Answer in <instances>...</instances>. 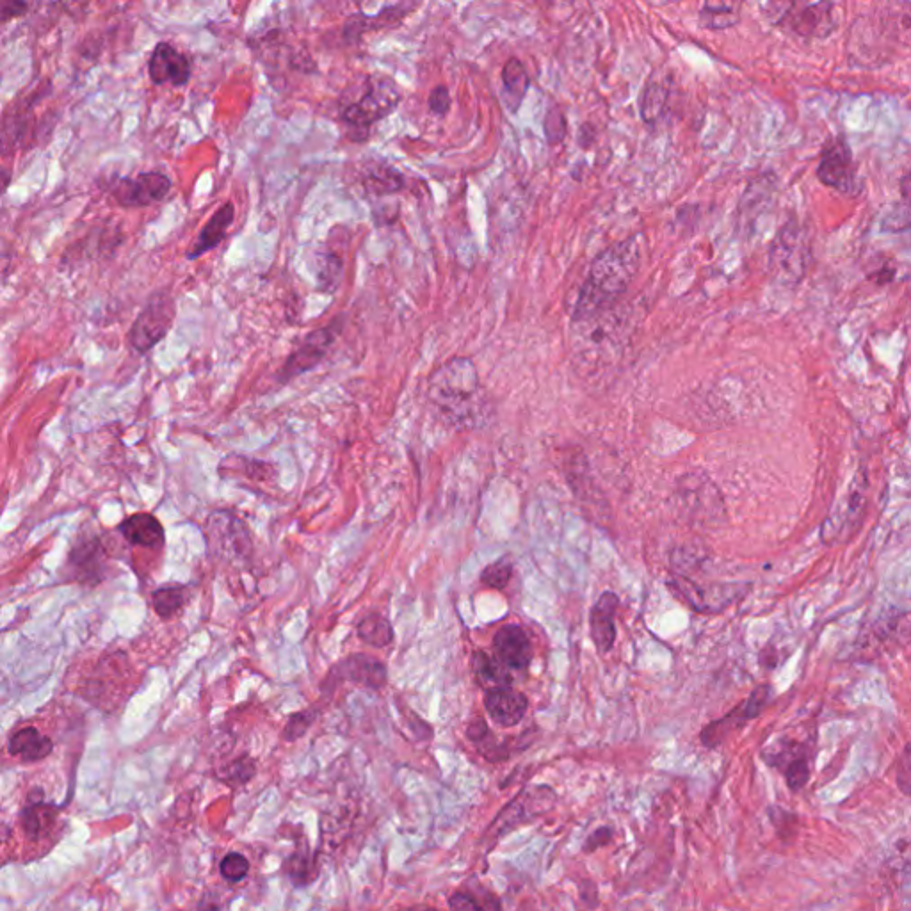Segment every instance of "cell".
<instances>
[{"instance_id":"cell-18","label":"cell","mask_w":911,"mask_h":911,"mask_svg":"<svg viewBox=\"0 0 911 911\" xmlns=\"http://www.w3.org/2000/svg\"><path fill=\"white\" fill-rule=\"evenodd\" d=\"M484 707L497 725L511 728L524 719L529 702L511 686L495 687L484 694Z\"/></svg>"},{"instance_id":"cell-34","label":"cell","mask_w":911,"mask_h":911,"mask_svg":"<svg viewBox=\"0 0 911 911\" xmlns=\"http://www.w3.org/2000/svg\"><path fill=\"white\" fill-rule=\"evenodd\" d=\"M668 104V86L661 82H650L646 84L645 91L641 95V116L646 123H655L662 118L664 109Z\"/></svg>"},{"instance_id":"cell-8","label":"cell","mask_w":911,"mask_h":911,"mask_svg":"<svg viewBox=\"0 0 911 911\" xmlns=\"http://www.w3.org/2000/svg\"><path fill=\"white\" fill-rule=\"evenodd\" d=\"M173 182L162 171H145L136 177H114L107 191L114 203L123 209H145L162 202L170 194Z\"/></svg>"},{"instance_id":"cell-39","label":"cell","mask_w":911,"mask_h":911,"mask_svg":"<svg viewBox=\"0 0 911 911\" xmlns=\"http://www.w3.org/2000/svg\"><path fill=\"white\" fill-rule=\"evenodd\" d=\"M315 721V712L314 710H307V712H298L294 714L289 719V723L285 726V732H283V737L287 741H296L299 737L307 734L308 728L312 726V723Z\"/></svg>"},{"instance_id":"cell-13","label":"cell","mask_w":911,"mask_h":911,"mask_svg":"<svg viewBox=\"0 0 911 911\" xmlns=\"http://www.w3.org/2000/svg\"><path fill=\"white\" fill-rule=\"evenodd\" d=\"M193 65L184 52L170 43L159 41L148 59V77L155 86L171 84L173 88H184L191 81Z\"/></svg>"},{"instance_id":"cell-27","label":"cell","mask_w":911,"mask_h":911,"mask_svg":"<svg viewBox=\"0 0 911 911\" xmlns=\"http://www.w3.org/2000/svg\"><path fill=\"white\" fill-rule=\"evenodd\" d=\"M315 289L323 294L339 291L344 276V258L335 251H319L314 255Z\"/></svg>"},{"instance_id":"cell-9","label":"cell","mask_w":911,"mask_h":911,"mask_svg":"<svg viewBox=\"0 0 911 911\" xmlns=\"http://www.w3.org/2000/svg\"><path fill=\"white\" fill-rule=\"evenodd\" d=\"M209 549L219 557L244 561L251 554V536L241 518L228 513L216 511L209 516L205 531Z\"/></svg>"},{"instance_id":"cell-42","label":"cell","mask_w":911,"mask_h":911,"mask_svg":"<svg viewBox=\"0 0 911 911\" xmlns=\"http://www.w3.org/2000/svg\"><path fill=\"white\" fill-rule=\"evenodd\" d=\"M451 107V95L445 86H436L429 95V109L438 116H444Z\"/></svg>"},{"instance_id":"cell-12","label":"cell","mask_w":911,"mask_h":911,"mask_svg":"<svg viewBox=\"0 0 911 911\" xmlns=\"http://www.w3.org/2000/svg\"><path fill=\"white\" fill-rule=\"evenodd\" d=\"M340 682H351L378 691L387 684V666L371 655H347L346 659L331 668L324 680V684L330 687H335Z\"/></svg>"},{"instance_id":"cell-31","label":"cell","mask_w":911,"mask_h":911,"mask_svg":"<svg viewBox=\"0 0 911 911\" xmlns=\"http://www.w3.org/2000/svg\"><path fill=\"white\" fill-rule=\"evenodd\" d=\"M187 602V588L180 584H166L154 591L152 595V604H154L155 613L162 620H171L175 618Z\"/></svg>"},{"instance_id":"cell-45","label":"cell","mask_w":911,"mask_h":911,"mask_svg":"<svg viewBox=\"0 0 911 911\" xmlns=\"http://www.w3.org/2000/svg\"><path fill=\"white\" fill-rule=\"evenodd\" d=\"M0 173H2V186H4V191H6L9 186V178H11V171L8 168H2Z\"/></svg>"},{"instance_id":"cell-36","label":"cell","mask_w":911,"mask_h":911,"mask_svg":"<svg viewBox=\"0 0 911 911\" xmlns=\"http://www.w3.org/2000/svg\"><path fill=\"white\" fill-rule=\"evenodd\" d=\"M492 903H497L492 897L488 899H479L474 894L470 892H454V894L449 897V908L451 911H500V906H493Z\"/></svg>"},{"instance_id":"cell-3","label":"cell","mask_w":911,"mask_h":911,"mask_svg":"<svg viewBox=\"0 0 911 911\" xmlns=\"http://www.w3.org/2000/svg\"><path fill=\"white\" fill-rule=\"evenodd\" d=\"M399 104L401 91L390 77L360 75L347 84L339 98V120L346 127L347 138L362 143L372 127L394 113Z\"/></svg>"},{"instance_id":"cell-15","label":"cell","mask_w":911,"mask_h":911,"mask_svg":"<svg viewBox=\"0 0 911 911\" xmlns=\"http://www.w3.org/2000/svg\"><path fill=\"white\" fill-rule=\"evenodd\" d=\"M50 82L45 86L40 84L38 88L29 91L25 98H17L13 104L9 105L4 113V123H2V152L4 157L8 155L9 148H17L24 143L27 138V132L31 130L33 123L34 107L40 102L41 97H45V91L50 93Z\"/></svg>"},{"instance_id":"cell-43","label":"cell","mask_w":911,"mask_h":911,"mask_svg":"<svg viewBox=\"0 0 911 911\" xmlns=\"http://www.w3.org/2000/svg\"><path fill=\"white\" fill-rule=\"evenodd\" d=\"M611 839H613V831L609 830V828H600V830L589 835L586 844H584V851H586V853H593V851H597L600 847H604L605 844H609Z\"/></svg>"},{"instance_id":"cell-11","label":"cell","mask_w":911,"mask_h":911,"mask_svg":"<svg viewBox=\"0 0 911 911\" xmlns=\"http://www.w3.org/2000/svg\"><path fill=\"white\" fill-rule=\"evenodd\" d=\"M675 589V595L682 598L689 607H693L698 613H719L726 607L735 604L741 600L748 588L746 584H709V586H700L694 582L675 577L671 584Z\"/></svg>"},{"instance_id":"cell-29","label":"cell","mask_w":911,"mask_h":911,"mask_svg":"<svg viewBox=\"0 0 911 911\" xmlns=\"http://www.w3.org/2000/svg\"><path fill=\"white\" fill-rule=\"evenodd\" d=\"M356 634L365 645L385 648L394 641V629L390 621L378 613L367 614L356 627Z\"/></svg>"},{"instance_id":"cell-28","label":"cell","mask_w":911,"mask_h":911,"mask_svg":"<svg viewBox=\"0 0 911 911\" xmlns=\"http://www.w3.org/2000/svg\"><path fill=\"white\" fill-rule=\"evenodd\" d=\"M879 25L890 40L911 49V2H894L881 9Z\"/></svg>"},{"instance_id":"cell-10","label":"cell","mask_w":911,"mask_h":911,"mask_svg":"<svg viewBox=\"0 0 911 911\" xmlns=\"http://www.w3.org/2000/svg\"><path fill=\"white\" fill-rule=\"evenodd\" d=\"M817 178L824 186L844 194H855L858 189V171L855 157L846 139H830L823 148Z\"/></svg>"},{"instance_id":"cell-30","label":"cell","mask_w":911,"mask_h":911,"mask_svg":"<svg viewBox=\"0 0 911 911\" xmlns=\"http://www.w3.org/2000/svg\"><path fill=\"white\" fill-rule=\"evenodd\" d=\"M899 189V202L895 203L881 223L885 232H903L911 228V171L901 178Z\"/></svg>"},{"instance_id":"cell-20","label":"cell","mask_w":911,"mask_h":911,"mask_svg":"<svg viewBox=\"0 0 911 911\" xmlns=\"http://www.w3.org/2000/svg\"><path fill=\"white\" fill-rule=\"evenodd\" d=\"M618 607H620V598L611 591H607L598 598L597 604L593 605V609H591V616H589L591 637L600 652H609L616 641L614 618L618 613Z\"/></svg>"},{"instance_id":"cell-25","label":"cell","mask_w":911,"mask_h":911,"mask_svg":"<svg viewBox=\"0 0 911 911\" xmlns=\"http://www.w3.org/2000/svg\"><path fill=\"white\" fill-rule=\"evenodd\" d=\"M54 750V742L50 737L41 734L34 726L20 728L11 735L8 742V751L13 757L22 758L24 762H38L49 757Z\"/></svg>"},{"instance_id":"cell-19","label":"cell","mask_w":911,"mask_h":911,"mask_svg":"<svg viewBox=\"0 0 911 911\" xmlns=\"http://www.w3.org/2000/svg\"><path fill=\"white\" fill-rule=\"evenodd\" d=\"M235 221V205L232 202H225L219 207L209 221L203 225L200 234L193 242V246L186 251L187 260H198L205 253L216 250L225 241L226 235Z\"/></svg>"},{"instance_id":"cell-41","label":"cell","mask_w":911,"mask_h":911,"mask_svg":"<svg viewBox=\"0 0 911 911\" xmlns=\"http://www.w3.org/2000/svg\"><path fill=\"white\" fill-rule=\"evenodd\" d=\"M545 130H547V138H549L550 143H552V145H557L561 139L565 138V116L559 113L557 109H552V111L547 114V120H545Z\"/></svg>"},{"instance_id":"cell-47","label":"cell","mask_w":911,"mask_h":911,"mask_svg":"<svg viewBox=\"0 0 911 911\" xmlns=\"http://www.w3.org/2000/svg\"><path fill=\"white\" fill-rule=\"evenodd\" d=\"M404 911H406V910H404Z\"/></svg>"},{"instance_id":"cell-5","label":"cell","mask_w":911,"mask_h":911,"mask_svg":"<svg viewBox=\"0 0 911 911\" xmlns=\"http://www.w3.org/2000/svg\"><path fill=\"white\" fill-rule=\"evenodd\" d=\"M177 317V299L170 289H159L146 299L129 330V344L139 355H146L170 333Z\"/></svg>"},{"instance_id":"cell-4","label":"cell","mask_w":911,"mask_h":911,"mask_svg":"<svg viewBox=\"0 0 911 911\" xmlns=\"http://www.w3.org/2000/svg\"><path fill=\"white\" fill-rule=\"evenodd\" d=\"M764 15L785 33L803 40H823L839 27V4L835 2H766Z\"/></svg>"},{"instance_id":"cell-17","label":"cell","mask_w":911,"mask_h":911,"mask_svg":"<svg viewBox=\"0 0 911 911\" xmlns=\"http://www.w3.org/2000/svg\"><path fill=\"white\" fill-rule=\"evenodd\" d=\"M495 654L509 670H525L533 661V645L525 630L518 625H506L493 639Z\"/></svg>"},{"instance_id":"cell-24","label":"cell","mask_w":911,"mask_h":911,"mask_svg":"<svg viewBox=\"0 0 911 911\" xmlns=\"http://www.w3.org/2000/svg\"><path fill=\"white\" fill-rule=\"evenodd\" d=\"M767 762L780 767L791 791H801L810 780L807 750L801 744H792L791 748L785 746L780 753L767 758Z\"/></svg>"},{"instance_id":"cell-44","label":"cell","mask_w":911,"mask_h":911,"mask_svg":"<svg viewBox=\"0 0 911 911\" xmlns=\"http://www.w3.org/2000/svg\"><path fill=\"white\" fill-rule=\"evenodd\" d=\"M29 9H31V6H29L27 2H20V0H9V2H6V4H4V8H2V22L6 24V22L15 20V18L24 17V15H27V11H29Z\"/></svg>"},{"instance_id":"cell-40","label":"cell","mask_w":911,"mask_h":911,"mask_svg":"<svg viewBox=\"0 0 911 911\" xmlns=\"http://www.w3.org/2000/svg\"><path fill=\"white\" fill-rule=\"evenodd\" d=\"M895 780H897V787L901 789V792L906 796H911V746L906 748L903 757L899 758V762H897Z\"/></svg>"},{"instance_id":"cell-38","label":"cell","mask_w":911,"mask_h":911,"mask_svg":"<svg viewBox=\"0 0 911 911\" xmlns=\"http://www.w3.org/2000/svg\"><path fill=\"white\" fill-rule=\"evenodd\" d=\"M513 575V565L509 559H499L497 563H492L484 570L481 579H483L486 586H490L493 589H504L506 584H508L509 579Z\"/></svg>"},{"instance_id":"cell-26","label":"cell","mask_w":911,"mask_h":911,"mask_svg":"<svg viewBox=\"0 0 911 911\" xmlns=\"http://www.w3.org/2000/svg\"><path fill=\"white\" fill-rule=\"evenodd\" d=\"M529 86L531 79L524 63L516 57H511L502 70V98L511 113H516L520 109Z\"/></svg>"},{"instance_id":"cell-21","label":"cell","mask_w":911,"mask_h":911,"mask_svg":"<svg viewBox=\"0 0 911 911\" xmlns=\"http://www.w3.org/2000/svg\"><path fill=\"white\" fill-rule=\"evenodd\" d=\"M118 531L129 545L145 549H159L166 538L161 520L150 513H136L125 518L118 525Z\"/></svg>"},{"instance_id":"cell-46","label":"cell","mask_w":911,"mask_h":911,"mask_svg":"<svg viewBox=\"0 0 911 911\" xmlns=\"http://www.w3.org/2000/svg\"><path fill=\"white\" fill-rule=\"evenodd\" d=\"M406 911H438V910H435V908H429V906H415V908H410V910H406Z\"/></svg>"},{"instance_id":"cell-1","label":"cell","mask_w":911,"mask_h":911,"mask_svg":"<svg viewBox=\"0 0 911 911\" xmlns=\"http://www.w3.org/2000/svg\"><path fill=\"white\" fill-rule=\"evenodd\" d=\"M429 397L456 428H483L492 419V403L470 358L456 356L442 363L429 379Z\"/></svg>"},{"instance_id":"cell-16","label":"cell","mask_w":911,"mask_h":911,"mask_svg":"<svg viewBox=\"0 0 911 911\" xmlns=\"http://www.w3.org/2000/svg\"><path fill=\"white\" fill-rule=\"evenodd\" d=\"M66 565L70 568L73 581L95 586L104 579L107 554L102 541L97 536L82 538L73 545Z\"/></svg>"},{"instance_id":"cell-14","label":"cell","mask_w":911,"mask_h":911,"mask_svg":"<svg viewBox=\"0 0 911 911\" xmlns=\"http://www.w3.org/2000/svg\"><path fill=\"white\" fill-rule=\"evenodd\" d=\"M771 696L769 686H762L751 693L746 702H742L739 707H735L725 718L718 719L709 726H705L702 732V742L707 748H716L718 744L725 741L728 735L739 730L746 725L751 719L757 718L758 714L764 710Z\"/></svg>"},{"instance_id":"cell-35","label":"cell","mask_w":911,"mask_h":911,"mask_svg":"<svg viewBox=\"0 0 911 911\" xmlns=\"http://www.w3.org/2000/svg\"><path fill=\"white\" fill-rule=\"evenodd\" d=\"M54 817H56V812L47 805H33V807L25 808L24 814H22L25 833L33 839L45 835L49 826L54 824Z\"/></svg>"},{"instance_id":"cell-2","label":"cell","mask_w":911,"mask_h":911,"mask_svg":"<svg viewBox=\"0 0 911 911\" xmlns=\"http://www.w3.org/2000/svg\"><path fill=\"white\" fill-rule=\"evenodd\" d=\"M641 264V246L636 237L618 242L602 251L589 267L573 310L575 323H586L613 308L629 291L630 283Z\"/></svg>"},{"instance_id":"cell-37","label":"cell","mask_w":911,"mask_h":911,"mask_svg":"<svg viewBox=\"0 0 911 911\" xmlns=\"http://www.w3.org/2000/svg\"><path fill=\"white\" fill-rule=\"evenodd\" d=\"M219 871H221V876L230 881V883H239L242 879L248 876L250 872V862L246 856H242L241 853H230L223 858V862L219 865Z\"/></svg>"},{"instance_id":"cell-22","label":"cell","mask_w":911,"mask_h":911,"mask_svg":"<svg viewBox=\"0 0 911 911\" xmlns=\"http://www.w3.org/2000/svg\"><path fill=\"white\" fill-rule=\"evenodd\" d=\"M415 8V4H396V6H387L381 9L376 17H367L363 13H356L355 17L349 18L344 25V38L347 41H358L363 34L369 31H379L385 27H394L399 24L408 13Z\"/></svg>"},{"instance_id":"cell-23","label":"cell","mask_w":911,"mask_h":911,"mask_svg":"<svg viewBox=\"0 0 911 911\" xmlns=\"http://www.w3.org/2000/svg\"><path fill=\"white\" fill-rule=\"evenodd\" d=\"M360 186L371 196H388L403 191L406 178L385 162L369 161L360 168Z\"/></svg>"},{"instance_id":"cell-6","label":"cell","mask_w":911,"mask_h":911,"mask_svg":"<svg viewBox=\"0 0 911 911\" xmlns=\"http://www.w3.org/2000/svg\"><path fill=\"white\" fill-rule=\"evenodd\" d=\"M344 321H346L344 315H337L331 319L330 323L310 331L308 335L299 340L298 346L294 347V351L276 374L278 381L285 385L298 376L314 371L315 367L328 356V351L339 339L340 333L344 330Z\"/></svg>"},{"instance_id":"cell-32","label":"cell","mask_w":911,"mask_h":911,"mask_svg":"<svg viewBox=\"0 0 911 911\" xmlns=\"http://www.w3.org/2000/svg\"><path fill=\"white\" fill-rule=\"evenodd\" d=\"M741 18L739 4H726V2H707L700 11V24L710 31H723L734 27Z\"/></svg>"},{"instance_id":"cell-7","label":"cell","mask_w":911,"mask_h":911,"mask_svg":"<svg viewBox=\"0 0 911 911\" xmlns=\"http://www.w3.org/2000/svg\"><path fill=\"white\" fill-rule=\"evenodd\" d=\"M771 269L783 282L798 283L807 273L810 260V241L798 221H789L776 235L771 251Z\"/></svg>"},{"instance_id":"cell-33","label":"cell","mask_w":911,"mask_h":911,"mask_svg":"<svg viewBox=\"0 0 911 911\" xmlns=\"http://www.w3.org/2000/svg\"><path fill=\"white\" fill-rule=\"evenodd\" d=\"M474 670L479 682L484 686H490V689L511 686L513 682L508 666H504L497 657H490L484 652H477L474 655Z\"/></svg>"}]
</instances>
